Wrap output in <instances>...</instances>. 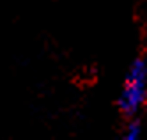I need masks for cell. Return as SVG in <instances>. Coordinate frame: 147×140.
Wrapping results in <instances>:
<instances>
[{
    "label": "cell",
    "mask_w": 147,
    "mask_h": 140,
    "mask_svg": "<svg viewBox=\"0 0 147 140\" xmlns=\"http://www.w3.org/2000/svg\"><path fill=\"white\" fill-rule=\"evenodd\" d=\"M147 98V64L144 59H136L126 74L124 87L119 96V108L126 117H135Z\"/></svg>",
    "instance_id": "1"
},
{
    "label": "cell",
    "mask_w": 147,
    "mask_h": 140,
    "mask_svg": "<svg viewBox=\"0 0 147 140\" xmlns=\"http://www.w3.org/2000/svg\"><path fill=\"white\" fill-rule=\"evenodd\" d=\"M140 133H142V124H140V121L131 117V121L128 122V126H126L124 138L126 140H136V138L140 137Z\"/></svg>",
    "instance_id": "2"
}]
</instances>
